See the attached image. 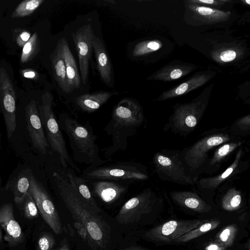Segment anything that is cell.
<instances>
[{"label":"cell","instance_id":"1","mask_svg":"<svg viewBox=\"0 0 250 250\" xmlns=\"http://www.w3.org/2000/svg\"><path fill=\"white\" fill-rule=\"evenodd\" d=\"M59 195L71 214L73 228L67 224L69 239L77 250H118L128 239L114 219L91 208L63 174L53 173Z\"/></svg>","mask_w":250,"mask_h":250},{"label":"cell","instance_id":"2","mask_svg":"<svg viewBox=\"0 0 250 250\" xmlns=\"http://www.w3.org/2000/svg\"><path fill=\"white\" fill-rule=\"evenodd\" d=\"M60 127L69 138L75 161L91 164V168L106 161L99 156L96 136L90 126L84 125L68 116L62 115L60 120Z\"/></svg>","mask_w":250,"mask_h":250},{"label":"cell","instance_id":"3","mask_svg":"<svg viewBox=\"0 0 250 250\" xmlns=\"http://www.w3.org/2000/svg\"><path fill=\"white\" fill-rule=\"evenodd\" d=\"M143 114L139 104L130 98L122 99L113 108L111 118L105 128L113 137V145L106 152L112 154L119 149H124L123 135L129 136V129L142 122Z\"/></svg>","mask_w":250,"mask_h":250},{"label":"cell","instance_id":"4","mask_svg":"<svg viewBox=\"0 0 250 250\" xmlns=\"http://www.w3.org/2000/svg\"><path fill=\"white\" fill-rule=\"evenodd\" d=\"M53 103L52 94L46 92L42 95L41 104L38 107L42 124L46 131L48 144L52 150L58 154L61 163L63 167L65 168L70 167L79 172V168L73 162L68 153L61 129L55 118Z\"/></svg>","mask_w":250,"mask_h":250},{"label":"cell","instance_id":"5","mask_svg":"<svg viewBox=\"0 0 250 250\" xmlns=\"http://www.w3.org/2000/svg\"><path fill=\"white\" fill-rule=\"evenodd\" d=\"M28 192L34 199L46 224L55 234H61L64 229L58 210L47 191L33 175Z\"/></svg>","mask_w":250,"mask_h":250},{"label":"cell","instance_id":"6","mask_svg":"<svg viewBox=\"0 0 250 250\" xmlns=\"http://www.w3.org/2000/svg\"><path fill=\"white\" fill-rule=\"evenodd\" d=\"M0 106L10 140L17 127L16 95L6 70L0 67Z\"/></svg>","mask_w":250,"mask_h":250},{"label":"cell","instance_id":"7","mask_svg":"<svg viewBox=\"0 0 250 250\" xmlns=\"http://www.w3.org/2000/svg\"><path fill=\"white\" fill-rule=\"evenodd\" d=\"M94 36L90 24L82 26L72 34L78 56L81 81L83 84H86L88 79L89 61L93 50Z\"/></svg>","mask_w":250,"mask_h":250},{"label":"cell","instance_id":"8","mask_svg":"<svg viewBox=\"0 0 250 250\" xmlns=\"http://www.w3.org/2000/svg\"><path fill=\"white\" fill-rule=\"evenodd\" d=\"M83 175L88 178L107 180H144L147 176L129 165H114L86 170Z\"/></svg>","mask_w":250,"mask_h":250},{"label":"cell","instance_id":"9","mask_svg":"<svg viewBox=\"0 0 250 250\" xmlns=\"http://www.w3.org/2000/svg\"><path fill=\"white\" fill-rule=\"evenodd\" d=\"M27 129L33 146L46 154L49 144L45 136L36 102L31 100L25 107Z\"/></svg>","mask_w":250,"mask_h":250},{"label":"cell","instance_id":"10","mask_svg":"<svg viewBox=\"0 0 250 250\" xmlns=\"http://www.w3.org/2000/svg\"><path fill=\"white\" fill-rule=\"evenodd\" d=\"M0 226L4 231V240L9 246H16L24 240V233L15 218L13 207L10 203L3 204L0 207Z\"/></svg>","mask_w":250,"mask_h":250},{"label":"cell","instance_id":"11","mask_svg":"<svg viewBox=\"0 0 250 250\" xmlns=\"http://www.w3.org/2000/svg\"><path fill=\"white\" fill-rule=\"evenodd\" d=\"M95 196L107 205H111L118 201L127 191L126 186L111 180H100L92 183Z\"/></svg>","mask_w":250,"mask_h":250},{"label":"cell","instance_id":"12","mask_svg":"<svg viewBox=\"0 0 250 250\" xmlns=\"http://www.w3.org/2000/svg\"><path fill=\"white\" fill-rule=\"evenodd\" d=\"M74 169L66 168L64 176L81 198L93 210L98 213L104 211L97 204L84 179L77 175Z\"/></svg>","mask_w":250,"mask_h":250},{"label":"cell","instance_id":"13","mask_svg":"<svg viewBox=\"0 0 250 250\" xmlns=\"http://www.w3.org/2000/svg\"><path fill=\"white\" fill-rule=\"evenodd\" d=\"M58 42L64 61L68 84L72 91L75 89L80 88L82 83L77 63L66 39L62 38Z\"/></svg>","mask_w":250,"mask_h":250},{"label":"cell","instance_id":"14","mask_svg":"<svg viewBox=\"0 0 250 250\" xmlns=\"http://www.w3.org/2000/svg\"><path fill=\"white\" fill-rule=\"evenodd\" d=\"M93 50L101 78L106 85H108L112 82V65L103 42L95 35L93 40Z\"/></svg>","mask_w":250,"mask_h":250},{"label":"cell","instance_id":"15","mask_svg":"<svg viewBox=\"0 0 250 250\" xmlns=\"http://www.w3.org/2000/svg\"><path fill=\"white\" fill-rule=\"evenodd\" d=\"M118 94L116 92H100L85 94L77 97L75 102L83 111L92 112L105 104L110 98Z\"/></svg>","mask_w":250,"mask_h":250},{"label":"cell","instance_id":"16","mask_svg":"<svg viewBox=\"0 0 250 250\" xmlns=\"http://www.w3.org/2000/svg\"><path fill=\"white\" fill-rule=\"evenodd\" d=\"M51 60L54 75L59 86L63 92L70 93L71 90L66 76L65 62L58 42L51 55Z\"/></svg>","mask_w":250,"mask_h":250},{"label":"cell","instance_id":"17","mask_svg":"<svg viewBox=\"0 0 250 250\" xmlns=\"http://www.w3.org/2000/svg\"><path fill=\"white\" fill-rule=\"evenodd\" d=\"M210 78L211 75L207 74L194 76L177 87L166 91L162 94L161 98L166 99L186 94L201 86L208 81Z\"/></svg>","mask_w":250,"mask_h":250},{"label":"cell","instance_id":"18","mask_svg":"<svg viewBox=\"0 0 250 250\" xmlns=\"http://www.w3.org/2000/svg\"><path fill=\"white\" fill-rule=\"evenodd\" d=\"M188 7L195 16L207 23H212L227 21L230 15L229 12L221 11L194 3L190 4Z\"/></svg>","mask_w":250,"mask_h":250},{"label":"cell","instance_id":"19","mask_svg":"<svg viewBox=\"0 0 250 250\" xmlns=\"http://www.w3.org/2000/svg\"><path fill=\"white\" fill-rule=\"evenodd\" d=\"M228 140L223 136H213L205 139L197 143L188 153V158L192 162H197L202 159L205 153L211 147L219 145Z\"/></svg>","mask_w":250,"mask_h":250},{"label":"cell","instance_id":"20","mask_svg":"<svg viewBox=\"0 0 250 250\" xmlns=\"http://www.w3.org/2000/svg\"><path fill=\"white\" fill-rule=\"evenodd\" d=\"M192 67L186 65H171L166 66L153 75L151 79L170 81L180 78L191 71Z\"/></svg>","mask_w":250,"mask_h":250},{"label":"cell","instance_id":"21","mask_svg":"<svg viewBox=\"0 0 250 250\" xmlns=\"http://www.w3.org/2000/svg\"><path fill=\"white\" fill-rule=\"evenodd\" d=\"M32 175H25L21 173L14 178L9 181L6 189L10 190L13 193L14 199L22 197L29 190L31 178Z\"/></svg>","mask_w":250,"mask_h":250},{"label":"cell","instance_id":"22","mask_svg":"<svg viewBox=\"0 0 250 250\" xmlns=\"http://www.w3.org/2000/svg\"><path fill=\"white\" fill-rule=\"evenodd\" d=\"M14 201L21 214L25 218L31 219L38 216L39 210L37 205L28 192L21 198L14 199Z\"/></svg>","mask_w":250,"mask_h":250},{"label":"cell","instance_id":"23","mask_svg":"<svg viewBox=\"0 0 250 250\" xmlns=\"http://www.w3.org/2000/svg\"><path fill=\"white\" fill-rule=\"evenodd\" d=\"M40 43L38 35L35 32L22 47L21 62L26 63L31 60L39 52Z\"/></svg>","mask_w":250,"mask_h":250},{"label":"cell","instance_id":"24","mask_svg":"<svg viewBox=\"0 0 250 250\" xmlns=\"http://www.w3.org/2000/svg\"><path fill=\"white\" fill-rule=\"evenodd\" d=\"M44 0H25L20 2L11 14L12 18L28 16L44 2Z\"/></svg>","mask_w":250,"mask_h":250},{"label":"cell","instance_id":"25","mask_svg":"<svg viewBox=\"0 0 250 250\" xmlns=\"http://www.w3.org/2000/svg\"><path fill=\"white\" fill-rule=\"evenodd\" d=\"M162 45L158 41H143L135 46L132 54L135 57L142 56L159 50Z\"/></svg>","mask_w":250,"mask_h":250},{"label":"cell","instance_id":"26","mask_svg":"<svg viewBox=\"0 0 250 250\" xmlns=\"http://www.w3.org/2000/svg\"><path fill=\"white\" fill-rule=\"evenodd\" d=\"M55 244V239L52 233L48 232H43L38 240V250H53Z\"/></svg>","mask_w":250,"mask_h":250},{"label":"cell","instance_id":"27","mask_svg":"<svg viewBox=\"0 0 250 250\" xmlns=\"http://www.w3.org/2000/svg\"><path fill=\"white\" fill-rule=\"evenodd\" d=\"M13 38L20 47H23L31 37L28 31L21 28H16L13 31Z\"/></svg>","mask_w":250,"mask_h":250},{"label":"cell","instance_id":"28","mask_svg":"<svg viewBox=\"0 0 250 250\" xmlns=\"http://www.w3.org/2000/svg\"><path fill=\"white\" fill-rule=\"evenodd\" d=\"M238 144H226L220 147L213 158V162L218 161L233 150Z\"/></svg>","mask_w":250,"mask_h":250},{"label":"cell","instance_id":"29","mask_svg":"<svg viewBox=\"0 0 250 250\" xmlns=\"http://www.w3.org/2000/svg\"><path fill=\"white\" fill-rule=\"evenodd\" d=\"M237 55V53L235 50L227 49L220 53L218 58L222 62H228L235 60Z\"/></svg>","mask_w":250,"mask_h":250},{"label":"cell","instance_id":"30","mask_svg":"<svg viewBox=\"0 0 250 250\" xmlns=\"http://www.w3.org/2000/svg\"><path fill=\"white\" fill-rule=\"evenodd\" d=\"M237 164V161L235 162L230 167L228 168L221 175L216 177L214 179H212L210 182V186H215L224 179L228 177L232 172L233 169L236 167Z\"/></svg>","mask_w":250,"mask_h":250},{"label":"cell","instance_id":"31","mask_svg":"<svg viewBox=\"0 0 250 250\" xmlns=\"http://www.w3.org/2000/svg\"><path fill=\"white\" fill-rule=\"evenodd\" d=\"M177 223L175 221H170L165 224L162 228V232L165 235L171 234L176 229Z\"/></svg>","mask_w":250,"mask_h":250},{"label":"cell","instance_id":"32","mask_svg":"<svg viewBox=\"0 0 250 250\" xmlns=\"http://www.w3.org/2000/svg\"><path fill=\"white\" fill-rule=\"evenodd\" d=\"M192 3L196 4L197 5H214V6H218L220 4L222 5L225 2H227L229 1L228 0H192L189 1Z\"/></svg>","mask_w":250,"mask_h":250},{"label":"cell","instance_id":"33","mask_svg":"<svg viewBox=\"0 0 250 250\" xmlns=\"http://www.w3.org/2000/svg\"><path fill=\"white\" fill-rule=\"evenodd\" d=\"M72 244L69 238L64 237L61 241L59 247L55 250H74Z\"/></svg>","mask_w":250,"mask_h":250},{"label":"cell","instance_id":"34","mask_svg":"<svg viewBox=\"0 0 250 250\" xmlns=\"http://www.w3.org/2000/svg\"><path fill=\"white\" fill-rule=\"evenodd\" d=\"M21 74L25 78L35 79L38 78V74L34 70L31 69H23L21 71Z\"/></svg>","mask_w":250,"mask_h":250},{"label":"cell","instance_id":"35","mask_svg":"<svg viewBox=\"0 0 250 250\" xmlns=\"http://www.w3.org/2000/svg\"><path fill=\"white\" fill-rule=\"evenodd\" d=\"M185 204L189 208H195L199 206V202L195 198H188L185 200Z\"/></svg>","mask_w":250,"mask_h":250},{"label":"cell","instance_id":"36","mask_svg":"<svg viewBox=\"0 0 250 250\" xmlns=\"http://www.w3.org/2000/svg\"><path fill=\"white\" fill-rule=\"evenodd\" d=\"M185 123L189 127H194L197 123L196 118L192 115H189L186 118Z\"/></svg>","mask_w":250,"mask_h":250},{"label":"cell","instance_id":"37","mask_svg":"<svg viewBox=\"0 0 250 250\" xmlns=\"http://www.w3.org/2000/svg\"><path fill=\"white\" fill-rule=\"evenodd\" d=\"M241 201V197L239 194H235L233 196L230 201V205L232 208L238 207Z\"/></svg>","mask_w":250,"mask_h":250},{"label":"cell","instance_id":"38","mask_svg":"<svg viewBox=\"0 0 250 250\" xmlns=\"http://www.w3.org/2000/svg\"><path fill=\"white\" fill-rule=\"evenodd\" d=\"M118 250H143L135 245H129V239Z\"/></svg>","mask_w":250,"mask_h":250},{"label":"cell","instance_id":"39","mask_svg":"<svg viewBox=\"0 0 250 250\" xmlns=\"http://www.w3.org/2000/svg\"><path fill=\"white\" fill-rule=\"evenodd\" d=\"M229 234L230 230L229 229H226L221 233L219 237L222 241L225 242L227 240Z\"/></svg>","mask_w":250,"mask_h":250},{"label":"cell","instance_id":"40","mask_svg":"<svg viewBox=\"0 0 250 250\" xmlns=\"http://www.w3.org/2000/svg\"><path fill=\"white\" fill-rule=\"evenodd\" d=\"M211 227H212V226H211V224L206 223V224H204L203 225H202L200 228V231L201 232L207 231L211 229Z\"/></svg>","mask_w":250,"mask_h":250},{"label":"cell","instance_id":"41","mask_svg":"<svg viewBox=\"0 0 250 250\" xmlns=\"http://www.w3.org/2000/svg\"><path fill=\"white\" fill-rule=\"evenodd\" d=\"M218 247L216 245H211L209 246L207 248V250H218Z\"/></svg>","mask_w":250,"mask_h":250},{"label":"cell","instance_id":"42","mask_svg":"<svg viewBox=\"0 0 250 250\" xmlns=\"http://www.w3.org/2000/svg\"><path fill=\"white\" fill-rule=\"evenodd\" d=\"M245 2L246 3H247V4H248V5H250V0H245Z\"/></svg>","mask_w":250,"mask_h":250},{"label":"cell","instance_id":"43","mask_svg":"<svg viewBox=\"0 0 250 250\" xmlns=\"http://www.w3.org/2000/svg\"></svg>","mask_w":250,"mask_h":250}]
</instances>
